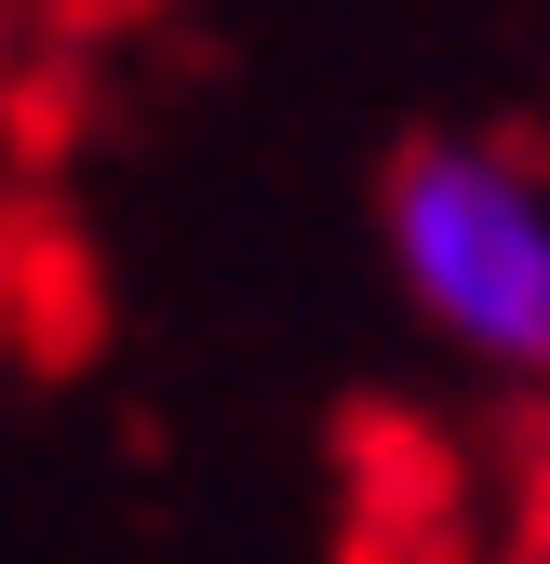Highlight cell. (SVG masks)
<instances>
[{"label": "cell", "instance_id": "obj_1", "mask_svg": "<svg viewBox=\"0 0 550 564\" xmlns=\"http://www.w3.org/2000/svg\"><path fill=\"white\" fill-rule=\"evenodd\" d=\"M389 269L457 364L550 390V188L484 134H417L389 162Z\"/></svg>", "mask_w": 550, "mask_h": 564}]
</instances>
